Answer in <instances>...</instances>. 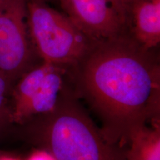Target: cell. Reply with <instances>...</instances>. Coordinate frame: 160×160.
<instances>
[{
    "mask_svg": "<svg viewBox=\"0 0 160 160\" xmlns=\"http://www.w3.org/2000/svg\"><path fill=\"white\" fill-rule=\"evenodd\" d=\"M0 160H19V159L13 157H10V156H2V157H0Z\"/></svg>",
    "mask_w": 160,
    "mask_h": 160,
    "instance_id": "8fae6325",
    "label": "cell"
},
{
    "mask_svg": "<svg viewBox=\"0 0 160 160\" xmlns=\"http://www.w3.org/2000/svg\"><path fill=\"white\" fill-rule=\"evenodd\" d=\"M27 160H56L51 153L45 150L40 149L33 152Z\"/></svg>",
    "mask_w": 160,
    "mask_h": 160,
    "instance_id": "30bf717a",
    "label": "cell"
},
{
    "mask_svg": "<svg viewBox=\"0 0 160 160\" xmlns=\"http://www.w3.org/2000/svg\"><path fill=\"white\" fill-rule=\"evenodd\" d=\"M128 32L93 44L69 68L78 93L101 122L108 142L124 148L133 130L159 120L160 65Z\"/></svg>",
    "mask_w": 160,
    "mask_h": 160,
    "instance_id": "6da1fadb",
    "label": "cell"
},
{
    "mask_svg": "<svg viewBox=\"0 0 160 160\" xmlns=\"http://www.w3.org/2000/svg\"><path fill=\"white\" fill-rule=\"evenodd\" d=\"M64 13L94 41L128 32L125 0H59Z\"/></svg>",
    "mask_w": 160,
    "mask_h": 160,
    "instance_id": "8992f818",
    "label": "cell"
},
{
    "mask_svg": "<svg viewBox=\"0 0 160 160\" xmlns=\"http://www.w3.org/2000/svg\"><path fill=\"white\" fill-rule=\"evenodd\" d=\"M137 128L129 136L125 160H160L159 120Z\"/></svg>",
    "mask_w": 160,
    "mask_h": 160,
    "instance_id": "ba28073f",
    "label": "cell"
},
{
    "mask_svg": "<svg viewBox=\"0 0 160 160\" xmlns=\"http://www.w3.org/2000/svg\"><path fill=\"white\" fill-rule=\"evenodd\" d=\"M13 84L0 73V131L10 122V106L8 102Z\"/></svg>",
    "mask_w": 160,
    "mask_h": 160,
    "instance_id": "9c48e42d",
    "label": "cell"
},
{
    "mask_svg": "<svg viewBox=\"0 0 160 160\" xmlns=\"http://www.w3.org/2000/svg\"><path fill=\"white\" fill-rule=\"evenodd\" d=\"M34 118L29 125L31 138L56 160H125L126 150L108 142L68 92L53 111Z\"/></svg>",
    "mask_w": 160,
    "mask_h": 160,
    "instance_id": "7a4b0ae2",
    "label": "cell"
},
{
    "mask_svg": "<svg viewBox=\"0 0 160 160\" xmlns=\"http://www.w3.org/2000/svg\"><path fill=\"white\" fill-rule=\"evenodd\" d=\"M66 70L42 62L24 73L12 88L10 122L25 124L53 111L63 93Z\"/></svg>",
    "mask_w": 160,
    "mask_h": 160,
    "instance_id": "277c9868",
    "label": "cell"
},
{
    "mask_svg": "<svg viewBox=\"0 0 160 160\" xmlns=\"http://www.w3.org/2000/svg\"><path fill=\"white\" fill-rule=\"evenodd\" d=\"M44 2H48V1H51V0H42Z\"/></svg>",
    "mask_w": 160,
    "mask_h": 160,
    "instance_id": "7c38bea8",
    "label": "cell"
},
{
    "mask_svg": "<svg viewBox=\"0 0 160 160\" xmlns=\"http://www.w3.org/2000/svg\"><path fill=\"white\" fill-rule=\"evenodd\" d=\"M27 25L37 56L42 62L66 69L79 62L97 42L65 13L42 0H27Z\"/></svg>",
    "mask_w": 160,
    "mask_h": 160,
    "instance_id": "3957f363",
    "label": "cell"
},
{
    "mask_svg": "<svg viewBox=\"0 0 160 160\" xmlns=\"http://www.w3.org/2000/svg\"><path fill=\"white\" fill-rule=\"evenodd\" d=\"M4 1H5V0H0V3H2V2H4Z\"/></svg>",
    "mask_w": 160,
    "mask_h": 160,
    "instance_id": "4fadbf2b",
    "label": "cell"
},
{
    "mask_svg": "<svg viewBox=\"0 0 160 160\" xmlns=\"http://www.w3.org/2000/svg\"><path fill=\"white\" fill-rule=\"evenodd\" d=\"M27 25V0L0 3V73L14 84L33 65Z\"/></svg>",
    "mask_w": 160,
    "mask_h": 160,
    "instance_id": "5b68a950",
    "label": "cell"
},
{
    "mask_svg": "<svg viewBox=\"0 0 160 160\" xmlns=\"http://www.w3.org/2000/svg\"><path fill=\"white\" fill-rule=\"evenodd\" d=\"M127 29L146 49L160 42V0H125Z\"/></svg>",
    "mask_w": 160,
    "mask_h": 160,
    "instance_id": "52a82bcc",
    "label": "cell"
}]
</instances>
